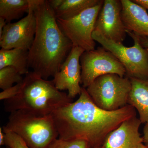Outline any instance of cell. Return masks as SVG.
I'll use <instances>...</instances> for the list:
<instances>
[{
  "instance_id": "ba28073f",
  "label": "cell",
  "mask_w": 148,
  "mask_h": 148,
  "mask_svg": "<svg viewBox=\"0 0 148 148\" xmlns=\"http://www.w3.org/2000/svg\"><path fill=\"white\" fill-rule=\"evenodd\" d=\"M81 84L86 88L98 77L109 74L121 77L126 75L124 66L109 51L104 47L85 51L80 58Z\"/></svg>"
},
{
  "instance_id": "8992f818",
  "label": "cell",
  "mask_w": 148,
  "mask_h": 148,
  "mask_svg": "<svg viewBox=\"0 0 148 148\" xmlns=\"http://www.w3.org/2000/svg\"><path fill=\"white\" fill-rule=\"evenodd\" d=\"M133 39L134 45L127 47L106 38L99 32L93 31V39L104 48L112 53L124 66L125 77L145 79L148 78V51L143 47L138 36L133 33L127 32Z\"/></svg>"
},
{
  "instance_id": "5b68a950",
  "label": "cell",
  "mask_w": 148,
  "mask_h": 148,
  "mask_svg": "<svg viewBox=\"0 0 148 148\" xmlns=\"http://www.w3.org/2000/svg\"><path fill=\"white\" fill-rule=\"evenodd\" d=\"M86 89L96 106L113 111L128 105L131 83L127 77L107 74L98 77Z\"/></svg>"
},
{
  "instance_id": "7402d4cb",
  "label": "cell",
  "mask_w": 148,
  "mask_h": 148,
  "mask_svg": "<svg viewBox=\"0 0 148 148\" xmlns=\"http://www.w3.org/2000/svg\"><path fill=\"white\" fill-rule=\"evenodd\" d=\"M143 143L148 147V124H145L143 130Z\"/></svg>"
},
{
  "instance_id": "5bb4252c",
  "label": "cell",
  "mask_w": 148,
  "mask_h": 148,
  "mask_svg": "<svg viewBox=\"0 0 148 148\" xmlns=\"http://www.w3.org/2000/svg\"><path fill=\"white\" fill-rule=\"evenodd\" d=\"M131 89L128 105L138 111L142 123L148 124V78H130Z\"/></svg>"
},
{
  "instance_id": "ffe728a7",
  "label": "cell",
  "mask_w": 148,
  "mask_h": 148,
  "mask_svg": "<svg viewBox=\"0 0 148 148\" xmlns=\"http://www.w3.org/2000/svg\"><path fill=\"white\" fill-rule=\"evenodd\" d=\"M2 128L5 135V145L10 148H30L23 139L18 135L9 130L5 126Z\"/></svg>"
},
{
  "instance_id": "9c48e42d",
  "label": "cell",
  "mask_w": 148,
  "mask_h": 148,
  "mask_svg": "<svg viewBox=\"0 0 148 148\" xmlns=\"http://www.w3.org/2000/svg\"><path fill=\"white\" fill-rule=\"evenodd\" d=\"M36 20L33 0L27 16L14 23H7L0 37V46L6 49L20 48L29 51L36 34Z\"/></svg>"
},
{
  "instance_id": "7c38bea8",
  "label": "cell",
  "mask_w": 148,
  "mask_h": 148,
  "mask_svg": "<svg viewBox=\"0 0 148 148\" xmlns=\"http://www.w3.org/2000/svg\"><path fill=\"white\" fill-rule=\"evenodd\" d=\"M142 124L137 116L125 121L111 132L103 144L104 148H138L143 143L139 128Z\"/></svg>"
},
{
  "instance_id": "d6986e66",
  "label": "cell",
  "mask_w": 148,
  "mask_h": 148,
  "mask_svg": "<svg viewBox=\"0 0 148 148\" xmlns=\"http://www.w3.org/2000/svg\"><path fill=\"white\" fill-rule=\"evenodd\" d=\"M46 148H90L86 141L82 140H67L58 138Z\"/></svg>"
},
{
  "instance_id": "2e32d148",
  "label": "cell",
  "mask_w": 148,
  "mask_h": 148,
  "mask_svg": "<svg viewBox=\"0 0 148 148\" xmlns=\"http://www.w3.org/2000/svg\"><path fill=\"white\" fill-rule=\"evenodd\" d=\"M101 0H63L61 5L53 10L56 18L68 19L82 13L87 9L95 6Z\"/></svg>"
},
{
  "instance_id": "8fae6325",
  "label": "cell",
  "mask_w": 148,
  "mask_h": 148,
  "mask_svg": "<svg viewBox=\"0 0 148 148\" xmlns=\"http://www.w3.org/2000/svg\"><path fill=\"white\" fill-rule=\"evenodd\" d=\"M85 51L78 47H73L71 52L62 64L59 71L52 80L58 90H67L68 95L73 99L80 95L81 84V56Z\"/></svg>"
},
{
  "instance_id": "4316f807",
  "label": "cell",
  "mask_w": 148,
  "mask_h": 148,
  "mask_svg": "<svg viewBox=\"0 0 148 148\" xmlns=\"http://www.w3.org/2000/svg\"><path fill=\"white\" fill-rule=\"evenodd\" d=\"M5 135L3 131L2 127H0V145L3 146L5 145Z\"/></svg>"
},
{
  "instance_id": "484cf974",
  "label": "cell",
  "mask_w": 148,
  "mask_h": 148,
  "mask_svg": "<svg viewBox=\"0 0 148 148\" xmlns=\"http://www.w3.org/2000/svg\"><path fill=\"white\" fill-rule=\"evenodd\" d=\"M7 24V23L5 19L3 17H0V37L1 36L3 30Z\"/></svg>"
},
{
  "instance_id": "3957f363",
  "label": "cell",
  "mask_w": 148,
  "mask_h": 148,
  "mask_svg": "<svg viewBox=\"0 0 148 148\" xmlns=\"http://www.w3.org/2000/svg\"><path fill=\"white\" fill-rule=\"evenodd\" d=\"M73 101L68 94L58 90L52 80L29 71L25 75L19 92L13 98L5 101L4 107L9 112L20 110L46 116Z\"/></svg>"
},
{
  "instance_id": "f546056e",
  "label": "cell",
  "mask_w": 148,
  "mask_h": 148,
  "mask_svg": "<svg viewBox=\"0 0 148 148\" xmlns=\"http://www.w3.org/2000/svg\"><path fill=\"white\" fill-rule=\"evenodd\" d=\"M5 148H10L9 147H6Z\"/></svg>"
},
{
  "instance_id": "7a4b0ae2",
  "label": "cell",
  "mask_w": 148,
  "mask_h": 148,
  "mask_svg": "<svg viewBox=\"0 0 148 148\" xmlns=\"http://www.w3.org/2000/svg\"><path fill=\"white\" fill-rule=\"evenodd\" d=\"M36 20L34 41L29 50L28 67L44 79L54 77L73 47L57 23L47 0H33Z\"/></svg>"
},
{
  "instance_id": "83f0119b",
  "label": "cell",
  "mask_w": 148,
  "mask_h": 148,
  "mask_svg": "<svg viewBox=\"0 0 148 148\" xmlns=\"http://www.w3.org/2000/svg\"><path fill=\"white\" fill-rule=\"evenodd\" d=\"M138 148H148V147L146 146V145H144L143 143H141L138 146Z\"/></svg>"
},
{
  "instance_id": "9a60e30c",
  "label": "cell",
  "mask_w": 148,
  "mask_h": 148,
  "mask_svg": "<svg viewBox=\"0 0 148 148\" xmlns=\"http://www.w3.org/2000/svg\"><path fill=\"white\" fill-rule=\"evenodd\" d=\"M29 51L20 48L0 50V69L12 67L22 75L29 72L28 69Z\"/></svg>"
},
{
  "instance_id": "277c9868",
  "label": "cell",
  "mask_w": 148,
  "mask_h": 148,
  "mask_svg": "<svg viewBox=\"0 0 148 148\" xmlns=\"http://www.w3.org/2000/svg\"><path fill=\"white\" fill-rule=\"evenodd\" d=\"M5 127L22 138L30 148H46L58 138L51 115L39 116L28 112L10 113Z\"/></svg>"
},
{
  "instance_id": "d4e9b609",
  "label": "cell",
  "mask_w": 148,
  "mask_h": 148,
  "mask_svg": "<svg viewBox=\"0 0 148 148\" xmlns=\"http://www.w3.org/2000/svg\"><path fill=\"white\" fill-rule=\"evenodd\" d=\"M134 2L136 3L145 8L148 10V0H132Z\"/></svg>"
},
{
  "instance_id": "52a82bcc",
  "label": "cell",
  "mask_w": 148,
  "mask_h": 148,
  "mask_svg": "<svg viewBox=\"0 0 148 148\" xmlns=\"http://www.w3.org/2000/svg\"><path fill=\"white\" fill-rule=\"evenodd\" d=\"M104 1L97 5L87 9L77 16L68 19L57 18L62 32L71 42L73 47H78L85 51L95 49V41L92 34Z\"/></svg>"
},
{
  "instance_id": "f1b7e54d",
  "label": "cell",
  "mask_w": 148,
  "mask_h": 148,
  "mask_svg": "<svg viewBox=\"0 0 148 148\" xmlns=\"http://www.w3.org/2000/svg\"><path fill=\"white\" fill-rule=\"evenodd\" d=\"M95 148H103V146H101V147H98Z\"/></svg>"
},
{
  "instance_id": "30bf717a",
  "label": "cell",
  "mask_w": 148,
  "mask_h": 148,
  "mask_svg": "<svg viewBox=\"0 0 148 148\" xmlns=\"http://www.w3.org/2000/svg\"><path fill=\"white\" fill-rule=\"evenodd\" d=\"M121 0H105L98 14L94 31L106 38L122 43L127 34L122 20Z\"/></svg>"
},
{
  "instance_id": "6da1fadb",
  "label": "cell",
  "mask_w": 148,
  "mask_h": 148,
  "mask_svg": "<svg viewBox=\"0 0 148 148\" xmlns=\"http://www.w3.org/2000/svg\"><path fill=\"white\" fill-rule=\"evenodd\" d=\"M51 116L58 138L83 140L90 148H95L103 146L111 132L137 113L129 105L116 110H103L95 105L82 87L77 100L58 109Z\"/></svg>"
},
{
  "instance_id": "e0dca14e",
  "label": "cell",
  "mask_w": 148,
  "mask_h": 148,
  "mask_svg": "<svg viewBox=\"0 0 148 148\" xmlns=\"http://www.w3.org/2000/svg\"><path fill=\"white\" fill-rule=\"evenodd\" d=\"M31 2L32 0H1L0 17L4 18L7 23L19 19L29 12Z\"/></svg>"
},
{
  "instance_id": "44dd1931",
  "label": "cell",
  "mask_w": 148,
  "mask_h": 148,
  "mask_svg": "<svg viewBox=\"0 0 148 148\" xmlns=\"http://www.w3.org/2000/svg\"><path fill=\"white\" fill-rule=\"evenodd\" d=\"M22 83L17 84L12 87L3 90L0 93V100L6 101L15 97L21 90Z\"/></svg>"
},
{
  "instance_id": "4fadbf2b",
  "label": "cell",
  "mask_w": 148,
  "mask_h": 148,
  "mask_svg": "<svg viewBox=\"0 0 148 148\" xmlns=\"http://www.w3.org/2000/svg\"><path fill=\"white\" fill-rule=\"evenodd\" d=\"M121 17L126 30L139 36L148 38V14L131 0H121Z\"/></svg>"
},
{
  "instance_id": "603a6c76",
  "label": "cell",
  "mask_w": 148,
  "mask_h": 148,
  "mask_svg": "<svg viewBox=\"0 0 148 148\" xmlns=\"http://www.w3.org/2000/svg\"><path fill=\"white\" fill-rule=\"evenodd\" d=\"M62 1L63 0H49L48 2L51 8L54 10L61 5Z\"/></svg>"
},
{
  "instance_id": "cb8c5ba5",
  "label": "cell",
  "mask_w": 148,
  "mask_h": 148,
  "mask_svg": "<svg viewBox=\"0 0 148 148\" xmlns=\"http://www.w3.org/2000/svg\"><path fill=\"white\" fill-rule=\"evenodd\" d=\"M137 36V35H136ZM138 36L141 45L143 47L147 49L148 51V38L145 37Z\"/></svg>"
},
{
  "instance_id": "ac0fdd59",
  "label": "cell",
  "mask_w": 148,
  "mask_h": 148,
  "mask_svg": "<svg viewBox=\"0 0 148 148\" xmlns=\"http://www.w3.org/2000/svg\"><path fill=\"white\" fill-rule=\"evenodd\" d=\"M17 70L12 67L0 69V88L3 90L12 87L14 84L23 82L24 78Z\"/></svg>"
}]
</instances>
